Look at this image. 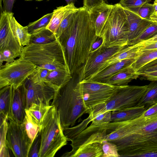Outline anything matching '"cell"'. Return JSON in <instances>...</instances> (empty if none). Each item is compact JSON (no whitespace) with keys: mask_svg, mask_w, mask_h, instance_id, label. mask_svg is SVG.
<instances>
[{"mask_svg":"<svg viewBox=\"0 0 157 157\" xmlns=\"http://www.w3.org/2000/svg\"><path fill=\"white\" fill-rule=\"evenodd\" d=\"M106 140L117 146L120 157L157 153V114L110 122Z\"/></svg>","mask_w":157,"mask_h":157,"instance_id":"cell-1","label":"cell"},{"mask_svg":"<svg viewBox=\"0 0 157 157\" xmlns=\"http://www.w3.org/2000/svg\"><path fill=\"white\" fill-rule=\"evenodd\" d=\"M25 1H32L33 0H35L36 1H43L44 0H25Z\"/></svg>","mask_w":157,"mask_h":157,"instance_id":"cell-54","label":"cell"},{"mask_svg":"<svg viewBox=\"0 0 157 157\" xmlns=\"http://www.w3.org/2000/svg\"><path fill=\"white\" fill-rule=\"evenodd\" d=\"M67 3V4L72 3H75L76 0H65Z\"/></svg>","mask_w":157,"mask_h":157,"instance_id":"cell-53","label":"cell"},{"mask_svg":"<svg viewBox=\"0 0 157 157\" xmlns=\"http://www.w3.org/2000/svg\"></svg>","mask_w":157,"mask_h":157,"instance_id":"cell-57","label":"cell"},{"mask_svg":"<svg viewBox=\"0 0 157 157\" xmlns=\"http://www.w3.org/2000/svg\"><path fill=\"white\" fill-rule=\"evenodd\" d=\"M26 98L23 84L16 89L13 88L10 113L8 119L19 123L23 122L26 115Z\"/></svg>","mask_w":157,"mask_h":157,"instance_id":"cell-15","label":"cell"},{"mask_svg":"<svg viewBox=\"0 0 157 157\" xmlns=\"http://www.w3.org/2000/svg\"><path fill=\"white\" fill-rule=\"evenodd\" d=\"M19 57L49 71L64 68L69 70L58 39L47 44H30L24 46Z\"/></svg>","mask_w":157,"mask_h":157,"instance_id":"cell-4","label":"cell"},{"mask_svg":"<svg viewBox=\"0 0 157 157\" xmlns=\"http://www.w3.org/2000/svg\"><path fill=\"white\" fill-rule=\"evenodd\" d=\"M51 106L41 102L39 104L33 103L28 109L32 116L41 125L46 113Z\"/></svg>","mask_w":157,"mask_h":157,"instance_id":"cell-31","label":"cell"},{"mask_svg":"<svg viewBox=\"0 0 157 157\" xmlns=\"http://www.w3.org/2000/svg\"><path fill=\"white\" fill-rule=\"evenodd\" d=\"M12 29L21 45L23 47L30 44L31 34L29 33L27 26H23L20 25L13 16L12 13L10 17Z\"/></svg>","mask_w":157,"mask_h":157,"instance_id":"cell-25","label":"cell"},{"mask_svg":"<svg viewBox=\"0 0 157 157\" xmlns=\"http://www.w3.org/2000/svg\"><path fill=\"white\" fill-rule=\"evenodd\" d=\"M157 34V23L154 22L139 36L132 41L128 46L135 45L147 40Z\"/></svg>","mask_w":157,"mask_h":157,"instance_id":"cell-34","label":"cell"},{"mask_svg":"<svg viewBox=\"0 0 157 157\" xmlns=\"http://www.w3.org/2000/svg\"><path fill=\"white\" fill-rule=\"evenodd\" d=\"M154 10H155V13L157 12V0H155L154 2V3L153 4Z\"/></svg>","mask_w":157,"mask_h":157,"instance_id":"cell-52","label":"cell"},{"mask_svg":"<svg viewBox=\"0 0 157 157\" xmlns=\"http://www.w3.org/2000/svg\"><path fill=\"white\" fill-rule=\"evenodd\" d=\"M129 25L124 9L119 3L113 7L101 31L100 38L104 47L128 45Z\"/></svg>","mask_w":157,"mask_h":157,"instance_id":"cell-6","label":"cell"},{"mask_svg":"<svg viewBox=\"0 0 157 157\" xmlns=\"http://www.w3.org/2000/svg\"><path fill=\"white\" fill-rule=\"evenodd\" d=\"M102 157H118L120 155L117 147L114 143L106 140L102 143Z\"/></svg>","mask_w":157,"mask_h":157,"instance_id":"cell-36","label":"cell"},{"mask_svg":"<svg viewBox=\"0 0 157 157\" xmlns=\"http://www.w3.org/2000/svg\"><path fill=\"white\" fill-rule=\"evenodd\" d=\"M146 110L143 106H135L117 111H111V122L133 120L140 117Z\"/></svg>","mask_w":157,"mask_h":157,"instance_id":"cell-23","label":"cell"},{"mask_svg":"<svg viewBox=\"0 0 157 157\" xmlns=\"http://www.w3.org/2000/svg\"><path fill=\"white\" fill-rule=\"evenodd\" d=\"M53 13V12L48 13L39 19L29 23L27 25L29 33L31 34L41 29L46 28L50 21Z\"/></svg>","mask_w":157,"mask_h":157,"instance_id":"cell-32","label":"cell"},{"mask_svg":"<svg viewBox=\"0 0 157 157\" xmlns=\"http://www.w3.org/2000/svg\"><path fill=\"white\" fill-rule=\"evenodd\" d=\"M3 2V11L11 13L15 0H1Z\"/></svg>","mask_w":157,"mask_h":157,"instance_id":"cell-47","label":"cell"},{"mask_svg":"<svg viewBox=\"0 0 157 157\" xmlns=\"http://www.w3.org/2000/svg\"><path fill=\"white\" fill-rule=\"evenodd\" d=\"M139 75V78L141 80H157V71L141 73Z\"/></svg>","mask_w":157,"mask_h":157,"instance_id":"cell-45","label":"cell"},{"mask_svg":"<svg viewBox=\"0 0 157 157\" xmlns=\"http://www.w3.org/2000/svg\"><path fill=\"white\" fill-rule=\"evenodd\" d=\"M107 124L97 125L91 123L89 126L68 140L71 142L70 145L72 149L70 151L65 153H72L79 148L90 144L96 142L102 143L106 140Z\"/></svg>","mask_w":157,"mask_h":157,"instance_id":"cell-12","label":"cell"},{"mask_svg":"<svg viewBox=\"0 0 157 157\" xmlns=\"http://www.w3.org/2000/svg\"><path fill=\"white\" fill-rule=\"evenodd\" d=\"M157 103V80L151 81L147 90L136 106L144 107L146 110Z\"/></svg>","mask_w":157,"mask_h":157,"instance_id":"cell-24","label":"cell"},{"mask_svg":"<svg viewBox=\"0 0 157 157\" xmlns=\"http://www.w3.org/2000/svg\"><path fill=\"white\" fill-rule=\"evenodd\" d=\"M151 19L154 22L157 23V16L152 14L150 16Z\"/></svg>","mask_w":157,"mask_h":157,"instance_id":"cell-51","label":"cell"},{"mask_svg":"<svg viewBox=\"0 0 157 157\" xmlns=\"http://www.w3.org/2000/svg\"><path fill=\"white\" fill-rule=\"evenodd\" d=\"M78 9V8L76 7L74 5L66 13L56 34L57 39L71 24L74 17L75 13Z\"/></svg>","mask_w":157,"mask_h":157,"instance_id":"cell-33","label":"cell"},{"mask_svg":"<svg viewBox=\"0 0 157 157\" xmlns=\"http://www.w3.org/2000/svg\"><path fill=\"white\" fill-rule=\"evenodd\" d=\"M104 2V0H83V7L89 11Z\"/></svg>","mask_w":157,"mask_h":157,"instance_id":"cell-43","label":"cell"},{"mask_svg":"<svg viewBox=\"0 0 157 157\" xmlns=\"http://www.w3.org/2000/svg\"><path fill=\"white\" fill-rule=\"evenodd\" d=\"M49 71L47 69L37 66L28 78L34 82H44Z\"/></svg>","mask_w":157,"mask_h":157,"instance_id":"cell-37","label":"cell"},{"mask_svg":"<svg viewBox=\"0 0 157 157\" xmlns=\"http://www.w3.org/2000/svg\"><path fill=\"white\" fill-rule=\"evenodd\" d=\"M26 98V108L28 109L33 103L41 102L50 105L54 98L56 91L44 82H34L27 78L23 83Z\"/></svg>","mask_w":157,"mask_h":157,"instance_id":"cell-14","label":"cell"},{"mask_svg":"<svg viewBox=\"0 0 157 157\" xmlns=\"http://www.w3.org/2000/svg\"><path fill=\"white\" fill-rule=\"evenodd\" d=\"M152 14H153L157 16V12L154 13Z\"/></svg>","mask_w":157,"mask_h":157,"instance_id":"cell-55","label":"cell"},{"mask_svg":"<svg viewBox=\"0 0 157 157\" xmlns=\"http://www.w3.org/2000/svg\"><path fill=\"white\" fill-rule=\"evenodd\" d=\"M98 37L89 11L83 6L78 8L71 24L58 39L72 75L84 63Z\"/></svg>","mask_w":157,"mask_h":157,"instance_id":"cell-2","label":"cell"},{"mask_svg":"<svg viewBox=\"0 0 157 157\" xmlns=\"http://www.w3.org/2000/svg\"><path fill=\"white\" fill-rule=\"evenodd\" d=\"M156 41H157V34L147 40L144 41L132 46L133 47H136L139 45L145 44Z\"/></svg>","mask_w":157,"mask_h":157,"instance_id":"cell-49","label":"cell"},{"mask_svg":"<svg viewBox=\"0 0 157 157\" xmlns=\"http://www.w3.org/2000/svg\"><path fill=\"white\" fill-rule=\"evenodd\" d=\"M129 25V33L128 45L139 36L154 22L141 17L137 13L130 10L124 9Z\"/></svg>","mask_w":157,"mask_h":157,"instance_id":"cell-16","label":"cell"},{"mask_svg":"<svg viewBox=\"0 0 157 157\" xmlns=\"http://www.w3.org/2000/svg\"><path fill=\"white\" fill-rule=\"evenodd\" d=\"M135 61L132 64L135 72L148 63L157 59V49L138 52Z\"/></svg>","mask_w":157,"mask_h":157,"instance_id":"cell-30","label":"cell"},{"mask_svg":"<svg viewBox=\"0 0 157 157\" xmlns=\"http://www.w3.org/2000/svg\"><path fill=\"white\" fill-rule=\"evenodd\" d=\"M139 77L140 75L136 73L131 65L122 69L103 83L117 86H125L132 80Z\"/></svg>","mask_w":157,"mask_h":157,"instance_id":"cell-20","label":"cell"},{"mask_svg":"<svg viewBox=\"0 0 157 157\" xmlns=\"http://www.w3.org/2000/svg\"><path fill=\"white\" fill-rule=\"evenodd\" d=\"M151 0H120L119 3L124 9L130 10L149 3Z\"/></svg>","mask_w":157,"mask_h":157,"instance_id":"cell-40","label":"cell"},{"mask_svg":"<svg viewBox=\"0 0 157 157\" xmlns=\"http://www.w3.org/2000/svg\"><path fill=\"white\" fill-rule=\"evenodd\" d=\"M130 10L137 13L142 18L149 20H151L150 16L155 12L153 4L149 3Z\"/></svg>","mask_w":157,"mask_h":157,"instance_id":"cell-35","label":"cell"},{"mask_svg":"<svg viewBox=\"0 0 157 157\" xmlns=\"http://www.w3.org/2000/svg\"><path fill=\"white\" fill-rule=\"evenodd\" d=\"M75 83L72 78L56 92L51 104L57 110L63 128L74 126L78 119L89 113L79 93L75 88Z\"/></svg>","mask_w":157,"mask_h":157,"instance_id":"cell-3","label":"cell"},{"mask_svg":"<svg viewBox=\"0 0 157 157\" xmlns=\"http://www.w3.org/2000/svg\"><path fill=\"white\" fill-rule=\"evenodd\" d=\"M122 86L86 81L78 82L75 85L89 111L88 114L95 107L107 101Z\"/></svg>","mask_w":157,"mask_h":157,"instance_id":"cell-8","label":"cell"},{"mask_svg":"<svg viewBox=\"0 0 157 157\" xmlns=\"http://www.w3.org/2000/svg\"><path fill=\"white\" fill-rule=\"evenodd\" d=\"M156 66H157V59L153 60L145 65L138 69L135 73L140 72L148 68Z\"/></svg>","mask_w":157,"mask_h":157,"instance_id":"cell-48","label":"cell"},{"mask_svg":"<svg viewBox=\"0 0 157 157\" xmlns=\"http://www.w3.org/2000/svg\"><path fill=\"white\" fill-rule=\"evenodd\" d=\"M102 143L96 142L81 147L70 154L65 153L62 157H102Z\"/></svg>","mask_w":157,"mask_h":157,"instance_id":"cell-22","label":"cell"},{"mask_svg":"<svg viewBox=\"0 0 157 157\" xmlns=\"http://www.w3.org/2000/svg\"><path fill=\"white\" fill-rule=\"evenodd\" d=\"M57 39L55 34L45 28L31 34L30 44H45Z\"/></svg>","mask_w":157,"mask_h":157,"instance_id":"cell-29","label":"cell"},{"mask_svg":"<svg viewBox=\"0 0 157 157\" xmlns=\"http://www.w3.org/2000/svg\"><path fill=\"white\" fill-rule=\"evenodd\" d=\"M40 132L41 141L39 157H53L67 144L68 140L54 105H51L45 116Z\"/></svg>","mask_w":157,"mask_h":157,"instance_id":"cell-5","label":"cell"},{"mask_svg":"<svg viewBox=\"0 0 157 157\" xmlns=\"http://www.w3.org/2000/svg\"><path fill=\"white\" fill-rule=\"evenodd\" d=\"M111 122V111L100 113L93 118L91 123L97 125H102Z\"/></svg>","mask_w":157,"mask_h":157,"instance_id":"cell-39","label":"cell"},{"mask_svg":"<svg viewBox=\"0 0 157 157\" xmlns=\"http://www.w3.org/2000/svg\"><path fill=\"white\" fill-rule=\"evenodd\" d=\"M138 55L136 48L133 47L132 45L126 46L122 50L109 57L102 63L96 73L104 69L110 65L119 61L128 59H136Z\"/></svg>","mask_w":157,"mask_h":157,"instance_id":"cell-21","label":"cell"},{"mask_svg":"<svg viewBox=\"0 0 157 157\" xmlns=\"http://www.w3.org/2000/svg\"><path fill=\"white\" fill-rule=\"evenodd\" d=\"M12 12H1L0 17V51L10 50L15 58L19 57L23 47L20 43L11 27L10 17Z\"/></svg>","mask_w":157,"mask_h":157,"instance_id":"cell-13","label":"cell"},{"mask_svg":"<svg viewBox=\"0 0 157 157\" xmlns=\"http://www.w3.org/2000/svg\"><path fill=\"white\" fill-rule=\"evenodd\" d=\"M133 47L136 48L138 53L144 51L157 49V41Z\"/></svg>","mask_w":157,"mask_h":157,"instance_id":"cell-44","label":"cell"},{"mask_svg":"<svg viewBox=\"0 0 157 157\" xmlns=\"http://www.w3.org/2000/svg\"><path fill=\"white\" fill-rule=\"evenodd\" d=\"M147 85L122 87L105 103L94 107L90 113L94 117L107 111H117L136 105L146 91Z\"/></svg>","mask_w":157,"mask_h":157,"instance_id":"cell-7","label":"cell"},{"mask_svg":"<svg viewBox=\"0 0 157 157\" xmlns=\"http://www.w3.org/2000/svg\"><path fill=\"white\" fill-rule=\"evenodd\" d=\"M156 114H157V103L152 105L145 110L141 116L148 117Z\"/></svg>","mask_w":157,"mask_h":157,"instance_id":"cell-46","label":"cell"},{"mask_svg":"<svg viewBox=\"0 0 157 157\" xmlns=\"http://www.w3.org/2000/svg\"><path fill=\"white\" fill-rule=\"evenodd\" d=\"M113 6L104 2L89 11L90 20L99 37Z\"/></svg>","mask_w":157,"mask_h":157,"instance_id":"cell-17","label":"cell"},{"mask_svg":"<svg viewBox=\"0 0 157 157\" xmlns=\"http://www.w3.org/2000/svg\"><path fill=\"white\" fill-rule=\"evenodd\" d=\"M0 116H2V115H0Z\"/></svg>","mask_w":157,"mask_h":157,"instance_id":"cell-56","label":"cell"},{"mask_svg":"<svg viewBox=\"0 0 157 157\" xmlns=\"http://www.w3.org/2000/svg\"><path fill=\"white\" fill-rule=\"evenodd\" d=\"M6 144L16 157H29L32 143L23 123L9 119Z\"/></svg>","mask_w":157,"mask_h":157,"instance_id":"cell-10","label":"cell"},{"mask_svg":"<svg viewBox=\"0 0 157 157\" xmlns=\"http://www.w3.org/2000/svg\"><path fill=\"white\" fill-rule=\"evenodd\" d=\"M72 75L67 68L50 71L44 82L56 92L72 78Z\"/></svg>","mask_w":157,"mask_h":157,"instance_id":"cell-19","label":"cell"},{"mask_svg":"<svg viewBox=\"0 0 157 157\" xmlns=\"http://www.w3.org/2000/svg\"><path fill=\"white\" fill-rule=\"evenodd\" d=\"M40 141V135L39 132L32 144L29 151V157H39Z\"/></svg>","mask_w":157,"mask_h":157,"instance_id":"cell-41","label":"cell"},{"mask_svg":"<svg viewBox=\"0 0 157 157\" xmlns=\"http://www.w3.org/2000/svg\"><path fill=\"white\" fill-rule=\"evenodd\" d=\"M13 88L11 85L1 89L0 91V114L4 117L9 116L12 99Z\"/></svg>","mask_w":157,"mask_h":157,"instance_id":"cell-26","label":"cell"},{"mask_svg":"<svg viewBox=\"0 0 157 157\" xmlns=\"http://www.w3.org/2000/svg\"><path fill=\"white\" fill-rule=\"evenodd\" d=\"M125 46L106 48L102 43L99 47L90 52L84 63L77 70L78 82L87 79L97 72L102 63Z\"/></svg>","mask_w":157,"mask_h":157,"instance_id":"cell-11","label":"cell"},{"mask_svg":"<svg viewBox=\"0 0 157 157\" xmlns=\"http://www.w3.org/2000/svg\"><path fill=\"white\" fill-rule=\"evenodd\" d=\"M135 61V59H128L119 61L94 74L85 81L104 83L122 69L132 65Z\"/></svg>","mask_w":157,"mask_h":157,"instance_id":"cell-18","label":"cell"},{"mask_svg":"<svg viewBox=\"0 0 157 157\" xmlns=\"http://www.w3.org/2000/svg\"><path fill=\"white\" fill-rule=\"evenodd\" d=\"M25 111L26 115L23 124L32 144L37 135L40 131L41 126L32 116L28 109H26Z\"/></svg>","mask_w":157,"mask_h":157,"instance_id":"cell-27","label":"cell"},{"mask_svg":"<svg viewBox=\"0 0 157 157\" xmlns=\"http://www.w3.org/2000/svg\"><path fill=\"white\" fill-rule=\"evenodd\" d=\"M155 71H157V66L148 68L143 70L140 72L136 73L139 75L141 73L152 72Z\"/></svg>","mask_w":157,"mask_h":157,"instance_id":"cell-50","label":"cell"},{"mask_svg":"<svg viewBox=\"0 0 157 157\" xmlns=\"http://www.w3.org/2000/svg\"><path fill=\"white\" fill-rule=\"evenodd\" d=\"M36 67L20 58L0 66V89L10 85L17 88L24 83Z\"/></svg>","mask_w":157,"mask_h":157,"instance_id":"cell-9","label":"cell"},{"mask_svg":"<svg viewBox=\"0 0 157 157\" xmlns=\"http://www.w3.org/2000/svg\"><path fill=\"white\" fill-rule=\"evenodd\" d=\"M15 57L12 52L9 49H5L0 51V66L2 65L4 62L9 63L15 60Z\"/></svg>","mask_w":157,"mask_h":157,"instance_id":"cell-42","label":"cell"},{"mask_svg":"<svg viewBox=\"0 0 157 157\" xmlns=\"http://www.w3.org/2000/svg\"><path fill=\"white\" fill-rule=\"evenodd\" d=\"M0 149L7 147L6 144L7 134L8 127V119L0 117Z\"/></svg>","mask_w":157,"mask_h":157,"instance_id":"cell-38","label":"cell"},{"mask_svg":"<svg viewBox=\"0 0 157 157\" xmlns=\"http://www.w3.org/2000/svg\"><path fill=\"white\" fill-rule=\"evenodd\" d=\"M74 5V3H72L57 7L53 10L50 21L46 28L56 34L66 13Z\"/></svg>","mask_w":157,"mask_h":157,"instance_id":"cell-28","label":"cell"}]
</instances>
